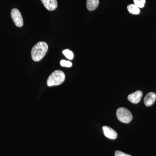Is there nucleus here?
<instances>
[{
  "label": "nucleus",
  "mask_w": 156,
  "mask_h": 156,
  "mask_svg": "<svg viewBox=\"0 0 156 156\" xmlns=\"http://www.w3.org/2000/svg\"><path fill=\"white\" fill-rule=\"evenodd\" d=\"M65 80V75L63 72L59 70L52 73L47 80L48 87L58 86L62 83Z\"/></svg>",
  "instance_id": "obj_2"
},
{
  "label": "nucleus",
  "mask_w": 156,
  "mask_h": 156,
  "mask_svg": "<svg viewBox=\"0 0 156 156\" xmlns=\"http://www.w3.org/2000/svg\"><path fill=\"white\" fill-rule=\"evenodd\" d=\"M156 99V95L155 93L154 92H151L148 93L147 95H146L144 98V104L146 106L149 107L152 105L155 102Z\"/></svg>",
  "instance_id": "obj_8"
},
{
  "label": "nucleus",
  "mask_w": 156,
  "mask_h": 156,
  "mask_svg": "<svg viewBox=\"0 0 156 156\" xmlns=\"http://www.w3.org/2000/svg\"><path fill=\"white\" fill-rule=\"evenodd\" d=\"M62 53L66 58L70 59V60H72L73 58V53L72 51L69 50V49H66V50H63Z\"/></svg>",
  "instance_id": "obj_11"
},
{
  "label": "nucleus",
  "mask_w": 156,
  "mask_h": 156,
  "mask_svg": "<svg viewBox=\"0 0 156 156\" xmlns=\"http://www.w3.org/2000/svg\"><path fill=\"white\" fill-rule=\"evenodd\" d=\"M60 63L61 66H64V67H70L72 66V63L71 62L65 60H61Z\"/></svg>",
  "instance_id": "obj_13"
},
{
  "label": "nucleus",
  "mask_w": 156,
  "mask_h": 156,
  "mask_svg": "<svg viewBox=\"0 0 156 156\" xmlns=\"http://www.w3.org/2000/svg\"><path fill=\"white\" fill-rule=\"evenodd\" d=\"M104 134L108 138L111 139H115L117 138L118 134L112 128L107 126H104L102 127Z\"/></svg>",
  "instance_id": "obj_7"
},
{
  "label": "nucleus",
  "mask_w": 156,
  "mask_h": 156,
  "mask_svg": "<svg viewBox=\"0 0 156 156\" xmlns=\"http://www.w3.org/2000/svg\"><path fill=\"white\" fill-rule=\"evenodd\" d=\"M142 92L138 90L128 95V99L131 103L137 104L140 101L142 98Z\"/></svg>",
  "instance_id": "obj_6"
},
{
  "label": "nucleus",
  "mask_w": 156,
  "mask_h": 156,
  "mask_svg": "<svg viewBox=\"0 0 156 156\" xmlns=\"http://www.w3.org/2000/svg\"><path fill=\"white\" fill-rule=\"evenodd\" d=\"M134 5H136L139 8H143L144 7L146 3L145 0H133Z\"/></svg>",
  "instance_id": "obj_12"
},
{
  "label": "nucleus",
  "mask_w": 156,
  "mask_h": 156,
  "mask_svg": "<svg viewBox=\"0 0 156 156\" xmlns=\"http://www.w3.org/2000/svg\"><path fill=\"white\" fill-rule=\"evenodd\" d=\"M41 1L48 11H53L57 9L58 6L57 0H41Z\"/></svg>",
  "instance_id": "obj_5"
},
{
  "label": "nucleus",
  "mask_w": 156,
  "mask_h": 156,
  "mask_svg": "<svg viewBox=\"0 0 156 156\" xmlns=\"http://www.w3.org/2000/svg\"><path fill=\"white\" fill-rule=\"evenodd\" d=\"M99 4V0H87V9L89 11H94L98 7Z\"/></svg>",
  "instance_id": "obj_9"
},
{
  "label": "nucleus",
  "mask_w": 156,
  "mask_h": 156,
  "mask_svg": "<svg viewBox=\"0 0 156 156\" xmlns=\"http://www.w3.org/2000/svg\"><path fill=\"white\" fill-rule=\"evenodd\" d=\"M115 156H131L130 155L124 153L120 151H117L115 152Z\"/></svg>",
  "instance_id": "obj_14"
},
{
  "label": "nucleus",
  "mask_w": 156,
  "mask_h": 156,
  "mask_svg": "<svg viewBox=\"0 0 156 156\" xmlns=\"http://www.w3.org/2000/svg\"><path fill=\"white\" fill-rule=\"evenodd\" d=\"M11 16L15 25L18 27H22L23 24V19L19 10L17 9H12L11 11Z\"/></svg>",
  "instance_id": "obj_4"
},
{
  "label": "nucleus",
  "mask_w": 156,
  "mask_h": 156,
  "mask_svg": "<svg viewBox=\"0 0 156 156\" xmlns=\"http://www.w3.org/2000/svg\"><path fill=\"white\" fill-rule=\"evenodd\" d=\"M128 11L130 14H138L140 12L139 8L134 4H131L128 5L127 7Z\"/></svg>",
  "instance_id": "obj_10"
},
{
  "label": "nucleus",
  "mask_w": 156,
  "mask_h": 156,
  "mask_svg": "<svg viewBox=\"0 0 156 156\" xmlns=\"http://www.w3.org/2000/svg\"><path fill=\"white\" fill-rule=\"evenodd\" d=\"M116 115L120 122L126 124L130 123L133 119L132 114L128 109L121 107L117 109Z\"/></svg>",
  "instance_id": "obj_3"
},
{
  "label": "nucleus",
  "mask_w": 156,
  "mask_h": 156,
  "mask_svg": "<svg viewBox=\"0 0 156 156\" xmlns=\"http://www.w3.org/2000/svg\"><path fill=\"white\" fill-rule=\"evenodd\" d=\"M48 50V44L45 42L40 41L34 46L31 54L33 60L38 62L44 58Z\"/></svg>",
  "instance_id": "obj_1"
}]
</instances>
